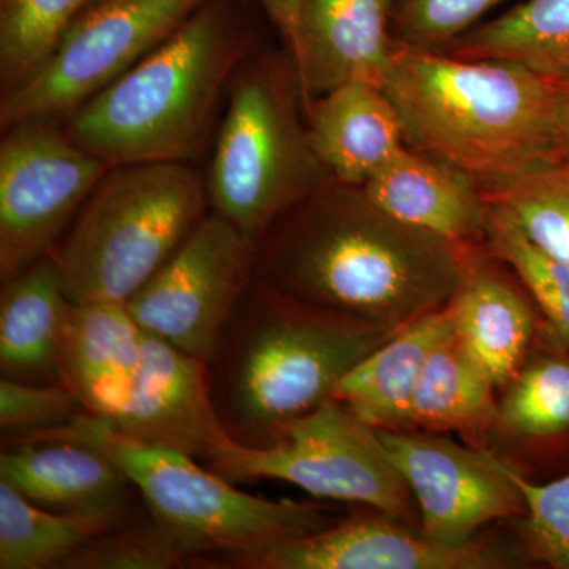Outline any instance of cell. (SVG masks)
Returning <instances> with one entry per match:
<instances>
[{"label":"cell","mask_w":569,"mask_h":569,"mask_svg":"<svg viewBox=\"0 0 569 569\" xmlns=\"http://www.w3.org/2000/svg\"><path fill=\"white\" fill-rule=\"evenodd\" d=\"M306 119L317 159L343 186L365 187L407 146L395 103L370 82H347L317 97Z\"/></svg>","instance_id":"d6986e66"},{"label":"cell","mask_w":569,"mask_h":569,"mask_svg":"<svg viewBox=\"0 0 569 569\" xmlns=\"http://www.w3.org/2000/svg\"><path fill=\"white\" fill-rule=\"evenodd\" d=\"M82 413L84 407L61 381L0 380V427L7 432L6 438L67 425Z\"/></svg>","instance_id":"d6a6232c"},{"label":"cell","mask_w":569,"mask_h":569,"mask_svg":"<svg viewBox=\"0 0 569 569\" xmlns=\"http://www.w3.org/2000/svg\"><path fill=\"white\" fill-rule=\"evenodd\" d=\"M0 369L26 383L59 381L58 359L71 301L50 254L2 283Z\"/></svg>","instance_id":"7402d4cb"},{"label":"cell","mask_w":569,"mask_h":569,"mask_svg":"<svg viewBox=\"0 0 569 569\" xmlns=\"http://www.w3.org/2000/svg\"><path fill=\"white\" fill-rule=\"evenodd\" d=\"M471 247L402 222L362 187L331 179L266 231L254 276L309 305L403 328L451 301Z\"/></svg>","instance_id":"6da1fadb"},{"label":"cell","mask_w":569,"mask_h":569,"mask_svg":"<svg viewBox=\"0 0 569 569\" xmlns=\"http://www.w3.org/2000/svg\"><path fill=\"white\" fill-rule=\"evenodd\" d=\"M542 252L569 266V144L535 170L481 187Z\"/></svg>","instance_id":"484cf974"},{"label":"cell","mask_w":569,"mask_h":569,"mask_svg":"<svg viewBox=\"0 0 569 569\" xmlns=\"http://www.w3.org/2000/svg\"><path fill=\"white\" fill-rule=\"evenodd\" d=\"M204 462L231 482L277 479L312 497L366 505L402 522L413 512V493L377 430L335 399L288 422L266 447H246L230 437Z\"/></svg>","instance_id":"ba28073f"},{"label":"cell","mask_w":569,"mask_h":569,"mask_svg":"<svg viewBox=\"0 0 569 569\" xmlns=\"http://www.w3.org/2000/svg\"><path fill=\"white\" fill-rule=\"evenodd\" d=\"M498 429L512 436L542 438L569 429V361L560 356H541L505 387L498 402Z\"/></svg>","instance_id":"83f0119b"},{"label":"cell","mask_w":569,"mask_h":569,"mask_svg":"<svg viewBox=\"0 0 569 569\" xmlns=\"http://www.w3.org/2000/svg\"><path fill=\"white\" fill-rule=\"evenodd\" d=\"M507 272L486 244L471 247L447 305L456 335L497 388L519 372L535 332L533 309Z\"/></svg>","instance_id":"2e32d148"},{"label":"cell","mask_w":569,"mask_h":569,"mask_svg":"<svg viewBox=\"0 0 569 569\" xmlns=\"http://www.w3.org/2000/svg\"><path fill=\"white\" fill-rule=\"evenodd\" d=\"M392 47L389 0H301L288 54L306 110L347 82L383 88Z\"/></svg>","instance_id":"9a60e30c"},{"label":"cell","mask_w":569,"mask_h":569,"mask_svg":"<svg viewBox=\"0 0 569 569\" xmlns=\"http://www.w3.org/2000/svg\"><path fill=\"white\" fill-rule=\"evenodd\" d=\"M383 91L408 148L479 187L535 170L569 144L557 130L552 81L522 63L466 61L395 43Z\"/></svg>","instance_id":"3957f363"},{"label":"cell","mask_w":569,"mask_h":569,"mask_svg":"<svg viewBox=\"0 0 569 569\" xmlns=\"http://www.w3.org/2000/svg\"><path fill=\"white\" fill-rule=\"evenodd\" d=\"M400 329L309 305L254 276L208 362L224 430L246 447H266L331 399L336 385Z\"/></svg>","instance_id":"7a4b0ae2"},{"label":"cell","mask_w":569,"mask_h":569,"mask_svg":"<svg viewBox=\"0 0 569 569\" xmlns=\"http://www.w3.org/2000/svg\"><path fill=\"white\" fill-rule=\"evenodd\" d=\"M69 440L100 449L119 467L153 518L192 553L190 568L253 552L335 526L323 505L266 500L234 488L192 456L141 443L112 429L107 419L82 413L39 432L6 438V445Z\"/></svg>","instance_id":"5b68a950"},{"label":"cell","mask_w":569,"mask_h":569,"mask_svg":"<svg viewBox=\"0 0 569 569\" xmlns=\"http://www.w3.org/2000/svg\"><path fill=\"white\" fill-rule=\"evenodd\" d=\"M377 430V429H376ZM388 458L406 479L421 533L443 545L475 541L481 527L526 515L507 462L429 430H377Z\"/></svg>","instance_id":"7c38bea8"},{"label":"cell","mask_w":569,"mask_h":569,"mask_svg":"<svg viewBox=\"0 0 569 569\" xmlns=\"http://www.w3.org/2000/svg\"><path fill=\"white\" fill-rule=\"evenodd\" d=\"M443 54L522 63L549 80L569 78V0H527L478 24Z\"/></svg>","instance_id":"d4e9b609"},{"label":"cell","mask_w":569,"mask_h":569,"mask_svg":"<svg viewBox=\"0 0 569 569\" xmlns=\"http://www.w3.org/2000/svg\"><path fill=\"white\" fill-rule=\"evenodd\" d=\"M112 429L141 443L211 456L228 436L209 389L208 365L144 331V355Z\"/></svg>","instance_id":"5bb4252c"},{"label":"cell","mask_w":569,"mask_h":569,"mask_svg":"<svg viewBox=\"0 0 569 569\" xmlns=\"http://www.w3.org/2000/svg\"><path fill=\"white\" fill-rule=\"evenodd\" d=\"M249 52L233 7L204 0L156 50L71 112L63 129L110 167L192 163Z\"/></svg>","instance_id":"277c9868"},{"label":"cell","mask_w":569,"mask_h":569,"mask_svg":"<svg viewBox=\"0 0 569 569\" xmlns=\"http://www.w3.org/2000/svg\"><path fill=\"white\" fill-rule=\"evenodd\" d=\"M133 518L132 507L51 512L0 481V569H58L86 542Z\"/></svg>","instance_id":"cb8c5ba5"},{"label":"cell","mask_w":569,"mask_h":569,"mask_svg":"<svg viewBox=\"0 0 569 569\" xmlns=\"http://www.w3.org/2000/svg\"><path fill=\"white\" fill-rule=\"evenodd\" d=\"M362 189L402 222L458 244H486L488 203L481 187L451 164L406 146Z\"/></svg>","instance_id":"ac0fdd59"},{"label":"cell","mask_w":569,"mask_h":569,"mask_svg":"<svg viewBox=\"0 0 569 569\" xmlns=\"http://www.w3.org/2000/svg\"><path fill=\"white\" fill-rule=\"evenodd\" d=\"M264 11L269 21L276 26L280 37L284 41V51L293 47L296 36V22H298L299 3L301 0H252Z\"/></svg>","instance_id":"836d02e7"},{"label":"cell","mask_w":569,"mask_h":569,"mask_svg":"<svg viewBox=\"0 0 569 569\" xmlns=\"http://www.w3.org/2000/svg\"><path fill=\"white\" fill-rule=\"evenodd\" d=\"M486 542L432 541L387 515L336 522L307 537L213 561L231 569H500L518 567Z\"/></svg>","instance_id":"4fadbf2b"},{"label":"cell","mask_w":569,"mask_h":569,"mask_svg":"<svg viewBox=\"0 0 569 569\" xmlns=\"http://www.w3.org/2000/svg\"><path fill=\"white\" fill-rule=\"evenodd\" d=\"M97 0H0L2 93L39 69L58 41Z\"/></svg>","instance_id":"4316f807"},{"label":"cell","mask_w":569,"mask_h":569,"mask_svg":"<svg viewBox=\"0 0 569 569\" xmlns=\"http://www.w3.org/2000/svg\"><path fill=\"white\" fill-rule=\"evenodd\" d=\"M0 481L37 507L56 511L132 507L126 475L100 449L78 441L3 445Z\"/></svg>","instance_id":"ffe728a7"},{"label":"cell","mask_w":569,"mask_h":569,"mask_svg":"<svg viewBox=\"0 0 569 569\" xmlns=\"http://www.w3.org/2000/svg\"><path fill=\"white\" fill-rule=\"evenodd\" d=\"M553 88V112L556 126L565 141H569V78L568 80H550Z\"/></svg>","instance_id":"e575fe53"},{"label":"cell","mask_w":569,"mask_h":569,"mask_svg":"<svg viewBox=\"0 0 569 569\" xmlns=\"http://www.w3.org/2000/svg\"><path fill=\"white\" fill-rule=\"evenodd\" d=\"M257 253L253 239L209 211L127 309L142 331L208 365L254 279Z\"/></svg>","instance_id":"8fae6325"},{"label":"cell","mask_w":569,"mask_h":569,"mask_svg":"<svg viewBox=\"0 0 569 569\" xmlns=\"http://www.w3.org/2000/svg\"><path fill=\"white\" fill-rule=\"evenodd\" d=\"M497 387L452 329L427 358L413 396V429L482 436L498 426Z\"/></svg>","instance_id":"603a6c76"},{"label":"cell","mask_w":569,"mask_h":569,"mask_svg":"<svg viewBox=\"0 0 569 569\" xmlns=\"http://www.w3.org/2000/svg\"><path fill=\"white\" fill-rule=\"evenodd\" d=\"M144 355V331L121 302H71L61 348L59 381L86 413L111 419L126 402Z\"/></svg>","instance_id":"e0dca14e"},{"label":"cell","mask_w":569,"mask_h":569,"mask_svg":"<svg viewBox=\"0 0 569 569\" xmlns=\"http://www.w3.org/2000/svg\"><path fill=\"white\" fill-rule=\"evenodd\" d=\"M190 563L189 549L149 512L86 542L58 569H174Z\"/></svg>","instance_id":"f546056e"},{"label":"cell","mask_w":569,"mask_h":569,"mask_svg":"<svg viewBox=\"0 0 569 569\" xmlns=\"http://www.w3.org/2000/svg\"><path fill=\"white\" fill-rule=\"evenodd\" d=\"M204 0H97L82 11L39 69L2 93V130L58 121L156 50Z\"/></svg>","instance_id":"9c48e42d"},{"label":"cell","mask_w":569,"mask_h":569,"mask_svg":"<svg viewBox=\"0 0 569 569\" xmlns=\"http://www.w3.org/2000/svg\"><path fill=\"white\" fill-rule=\"evenodd\" d=\"M209 211L204 179L192 163L119 164L48 254L74 305H126Z\"/></svg>","instance_id":"52a82bcc"},{"label":"cell","mask_w":569,"mask_h":569,"mask_svg":"<svg viewBox=\"0 0 569 569\" xmlns=\"http://www.w3.org/2000/svg\"><path fill=\"white\" fill-rule=\"evenodd\" d=\"M452 329L447 306L403 326L336 385L331 399L373 429H413L419 377L433 348Z\"/></svg>","instance_id":"44dd1931"},{"label":"cell","mask_w":569,"mask_h":569,"mask_svg":"<svg viewBox=\"0 0 569 569\" xmlns=\"http://www.w3.org/2000/svg\"><path fill=\"white\" fill-rule=\"evenodd\" d=\"M486 247L508 266L569 347V266L538 249L509 217L489 203Z\"/></svg>","instance_id":"f1b7e54d"},{"label":"cell","mask_w":569,"mask_h":569,"mask_svg":"<svg viewBox=\"0 0 569 569\" xmlns=\"http://www.w3.org/2000/svg\"><path fill=\"white\" fill-rule=\"evenodd\" d=\"M503 2L507 0H389L392 41L410 50L445 51Z\"/></svg>","instance_id":"4dcf8cb0"},{"label":"cell","mask_w":569,"mask_h":569,"mask_svg":"<svg viewBox=\"0 0 569 569\" xmlns=\"http://www.w3.org/2000/svg\"><path fill=\"white\" fill-rule=\"evenodd\" d=\"M507 468L526 501L522 535L527 553L550 568L569 569V475L548 485H535Z\"/></svg>","instance_id":"1f68e13d"},{"label":"cell","mask_w":569,"mask_h":569,"mask_svg":"<svg viewBox=\"0 0 569 569\" xmlns=\"http://www.w3.org/2000/svg\"><path fill=\"white\" fill-rule=\"evenodd\" d=\"M331 179L310 144L290 54L249 52L228 86L204 179L209 208L258 244L279 217Z\"/></svg>","instance_id":"8992f818"},{"label":"cell","mask_w":569,"mask_h":569,"mask_svg":"<svg viewBox=\"0 0 569 569\" xmlns=\"http://www.w3.org/2000/svg\"><path fill=\"white\" fill-rule=\"evenodd\" d=\"M0 144V279L21 274L58 244L110 164L58 121L3 130Z\"/></svg>","instance_id":"30bf717a"}]
</instances>
